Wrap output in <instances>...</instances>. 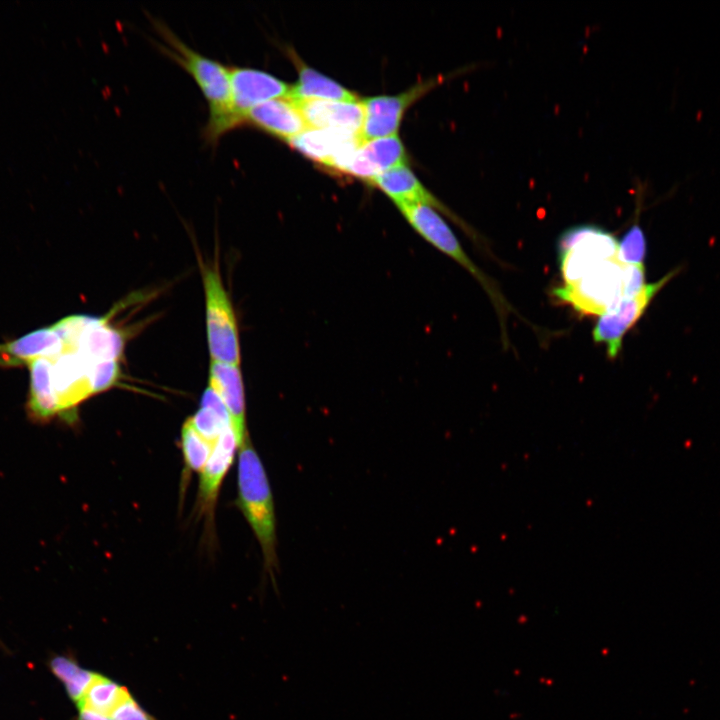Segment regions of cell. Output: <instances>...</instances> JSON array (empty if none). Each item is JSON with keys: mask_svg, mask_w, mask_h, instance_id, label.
Returning <instances> with one entry per match:
<instances>
[{"mask_svg": "<svg viewBox=\"0 0 720 720\" xmlns=\"http://www.w3.org/2000/svg\"><path fill=\"white\" fill-rule=\"evenodd\" d=\"M153 24L164 42L157 44L158 48L191 75L207 100L209 117L203 136L210 144L217 143L234 129L228 66L189 47L165 23L153 21Z\"/></svg>", "mask_w": 720, "mask_h": 720, "instance_id": "cell-1", "label": "cell"}, {"mask_svg": "<svg viewBox=\"0 0 720 720\" xmlns=\"http://www.w3.org/2000/svg\"><path fill=\"white\" fill-rule=\"evenodd\" d=\"M238 450L237 503L261 547L265 571L274 580L278 569L277 534L269 479L250 437Z\"/></svg>", "mask_w": 720, "mask_h": 720, "instance_id": "cell-2", "label": "cell"}, {"mask_svg": "<svg viewBox=\"0 0 720 720\" xmlns=\"http://www.w3.org/2000/svg\"><path fill=\"white\" fill-rule=\"evenodd\" d=\"M626 265L618 256L605 260L575 283L556 288L554 295L583 314L611 312L624 299Z\"/></svg>", "mask_w": 720, "mask_h": 720, "instance_id": "cell-3", "label": "cell"}, {"mask_svg": "<svg viewBox=\"0 0 720 720\" xmlns=\"http://www.w3.org/2000/svg\"><path fill=\"white\" fill-rule=\"evenodd\" d=\"M202 280L211 361L239 366L240 344L237 321L218 268L205 266L202 269Z\"/></svg>", "mask_w": 720, "mask_h": 720, "instance_id": "cell-4", "label": "cell"}, {"mask_svg": "<svg viewBox=\"0 0 720 720\" xmlns=\"http://www.w3.org/2000/svg\"><path fill=\"white\" fill-rule=\"evenodd\" d=\"M619 242L608 231L591 224L565 230L558 241L560 270L565 285L578 281L605 260L618 256Z\"/></svg>", "mask_w": 720, "mask_h": 720, "instance_id": "cell-5", "label": "cell"}, {"mask_svg": "<svg viewBox=\"0 0 720 720\" xmlns=\"http://www.w3.org/2000/svg\"><path fill=\"white\" fill-rule=\"evenodd\" d=\"M396 206L409 225L424 240L472 274L490 294L492 300L495 302L501 300V296L465 253L452 229L436 209L424 204H399Z\"/></svg>", "mask_w": 720, "mask_h": 720, "instance_id": "cell-6", "label": "cell"}, {"mask_svg": "<svg viewBox=\"0 0 720 720\" xmlns=\"http://www.w3.org/2000/svg\"><path fill=\"white\" fill-rule=\"evenodd\" d=\"M230 81V113L235 127L243 126L246 113L271 99L287 96L290 86L279 78L259 69L228 66Z\"/></svg>", "mask_w": 720, "mask_h": 720, "instance_id": "cell-7", "label": "cell"}, {"mask_svg": "<svg viewBox=\"0 0 720 720\" xmlns=\"http://www.w3.org/2000/svg\"><path fill=\"white\" fill-rule=\"evenodd\" d=\"M675 273L672 271L657 282L646 284L639 295L623 299L615 310L600 316L593 329V339L606 345L610 359L617 357L622 348L623 336L640 319L652 299Z\"/></svg>", "mask_w": 720, "mask_h": 720, "instance_id": "cell-8", "label": "cell"}, {"mask_svg": "<svg viewBox=\"0 0 720 720\" xmlns=\"http://www.w3.org/2000/svg\"><path fill=\"white\" fill-rule=\"evenodd\" d=\"M437 83L439 79H432L418 83L399 95L376 96L362 100L364 109L362 141L396 135L404 112Z\"/></svg>", "mask_w": 720, "mask_h": 720, "instance_id": "cell-9", "label": "cell"}, {"mask_svg": "<svg viewBox=\"0 0 720 720\" xmlns=\"http://www.w3.org/2000/svg\"><path fill=\"white\" fill-rule=\"evenodd\" d=\"M287 142L313 161L342 172L349 157L363 141L359 135L345 131L309 128Z\"/></svg>", "mask_w": 720, "mask_h": 720, "instance_id": "cell-10", "label": "cell"}, {"mask_svg": "<svg viewBox=\"0 0 720 720\" xmlns=\"http://www.w3.org/2000/svg\"><path fill=\"white\" fill-rule=\"evenodd\" d=\"M404 164L405 148L396 134L362 142L347 160L342 173L372 183L383 172Z\"/></svg>", "mask_w": 720, "mask_h": 720, "instance_id": "cell-11", "label": "cell"}, {"mask_svg": "<svg viewBox=\"0 0 720 720\" xmlns=\"http://www.w3.org/2000/svg\"><path fill=\"white\" fill-rule=\"evenodd\" d=\"M372 183L387 194L396 205L424 204L441 211L472 236L475 232L463 220L456 216L440 200L429 192L415 174L405 164L387 170L377 176Z\"/></svg>", "mask_w": 720, "mask_h": 720, "instance_id": "cell-12", "label": "cell"}, {"mask_svg": "<svg viewBox=\"0 0 720 720\" xmlns=\"http://www.w3.org/2000/svg\"><path fill=\"white\" fill-rule=\"evenodd\" d=\"M224 403L238 449L249 437L246 427L244 385L239 366L211 361L208 385Z\"/></svg>", "mask_w": 720, "mask_h": 720, "instance_id": "cell-13", "label": "cell"}, {"mask_svg": "<svg viewBox=\"0 0 720 720\" xmlns=\"http://www.w3.org/2000/svg\"><path fill=\"white\" fill-rule=\"evenodd\" d=\"M243 125H250L286 141L309 129L299 106L287 96L251 108Z\"/></svg>", "mask_w": 720, "mask_h": 720, "instance_id": "cell-14", "label": "cell"}, {"mask_svg": "<svg viewBox=\"0 0 720 720\" xmlns=\"http://www.w3.org/2000/svg\"><path fill=\"white\" fill-rule=\"evenodd\" d=\"M296 104L308 128L340 130L361 137L364 121L361 101L307 100Z\"/></svg>", "mask_w": 720, "mask_h": 720, "instance_id": "cell-15", "label": "cell"}, {"mask_svg": "<svg viewBox=\"0 0 720 720\" xmlns=\"http://www.w3.org/2000/svg\"><path fill=\"white\" fill-rule=\"evenodd\" d=\"M237 441L231 426L219 437L209 459L200 472L198 506L208 517L213 516L221 484L233 463Z\"/></svg>", "mask_w": 720, "mask_h": 720, "instance_id": "cell-16", "label": "cell"}, {"mask_svg": "<svg viewBox=\"0 0 720 720\" xmlns=\"http://www.w3.org/2000/svg\"><path fill=\"white\" fill-rule=\"evenodd\" d=\"M64 350V341L53 326L30 332L0 344V366L27 365L39 358H54Z\"/></svg>", "mask_w": 720, "mask_h": 720, "instance_id": "cell-17", "label": "cell"}, {"mask_svg": "<svg viewBox=\"0 0 720 720\" xmlns=\"http://www.w3.org/2000/svg\"><path fill=\"white\" fill-rule=\"evenodd\" d=\"M294 62L297 64L299 78L290 86L287 97L295 103L307 100H359L356 95L336 81L297 61L295 56Z\"/></svg>", "mask_w": 720, "mask_h": 720, "instance_id": "cell-18", "label": "cell"}, {"mask_svg": "<svg viewBox=\"0 0 720 720\" xmlns=\"http://www.w3.org/2000/svg\"><path fill=\"white\" fill-rule=\"evenodd\" d=\"M30 388L26 404L29 417L36 422H47L57 417L51 385L52 361L39 358L28 364Z\"/></svg>", "mask_w": 720, "mask_h": 720, "instance_id": "cell-19", "label": "cell"}, {"mask_svg": "<svg viewBox=\"0 0 720 720\" xmlns=\"http://www.w3.org/2000/svg\"><path fill=\"white\" fill-rule=\"evenodd\" d=\"M187 420L196 432L212 446L231 426L230 416L224 403L209 386L202 395L200 408Z\"/></svg>", "mask_w": 720, "mask_h": 720, "instance_id": "cell-20", "label": "cell"}, {"mask_svg": "<svg viewBox=\"0 0 720 720\" xmlns=\"http://www.w3.org/2000/svg\"><path fill=\"white\" fill-rule=\"evenodd\" d=\"M49 668L60 680L69 698L81 703L88 689L97 678V672L82 668L72 656L56 655L49 661Z\"/></svg>", "mask_w": 720, "mask_h": 720, "instance_id": "cell-21", "label": "cell"}, {"mask_svg": "<svg viewBox=\"0 0 720 720\" xmlns=\"http://www.w3.org/2000/svg\"><path fill=\"white\" fill-rule=\"evenodd\" d=\"M130 696L132 695L127 687L99 673L77 708H87L111 716Z\"/></svg>", "mask_w": 720, "mask_h": 720, "instance_id": "cell-22", "label": "cell"}, {"mask_svg": "<svg viewBox=\"0 0 720 720\" xmlns=\"http://www.w3.org/2000/svg\"><path fill=\"white\" fill-rule=\"evenodd\" d=\"M181 445L186 470L201 472L213 446L196 432L187 419L181 429Z\"/></svg>", "mask_w": 720, "mask_h": 720, "instance_id": "cell-23", "label": "cell"}, {"mask_svg": "<svg viewBox=\"0 0 720 720\" xmlns=\"http://www.w3.org/2000/svg\"><path fill=\"white\" fill-rule=\"evenodd\" d=\"M646 255V239L639 225H633L619 242V259L628 265L643 264Z\"/></svg>", "mask_w": 720, "mask_h": 720, "instance_id": "cell-24", "label": "cell"}, {"mask_svg": "<svg viewBox=\"0 0 720 720\" xmlns=\"http://www.w3.org/2000/svg\"><path fill=\"white\" fill-rule=\"evenodd\" d=\"M645 286L644 265L627 264L624 273V299L636 297L642 292Z\"/></svg>", "mask_w": 720, "mask_h": 720, "instance_id": "cell-25", "label": "cell"}, {"mask_svg": "<svg viewBox=\"0 0 720 720\" xmlns=\"http://www.w3.org/2000/svg\"><path fill=\"white\" fill-rule=\"evenodd\" d=\"M116 720H157L154 716L144 710L140 704L130 696L119 705L111 715Z\"/></svg>", "mask_w": 720, "mask_h": 720, "instance_id": "cell-26", "label": "cell"}, {"mask_svg": "<svg viewBox=\"0 0 720 720\" xmlns=\"http://www.w3.org/2000/svg\"><path fill=\"white\" fill-rule=\"evenodd\" d=\"M77 720H116L111 716L103 715L87 708H78Z\"/></svg>", "mask_w": 720, "mask_h": 720, "instance_id": "cell-27", "label": "cell"}]
</instances>
